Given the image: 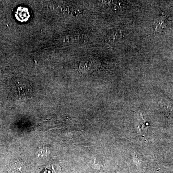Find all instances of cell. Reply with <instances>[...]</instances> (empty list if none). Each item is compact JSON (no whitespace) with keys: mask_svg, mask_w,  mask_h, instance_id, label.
I'll use <instances>...</instances> for the list:
<instances>
[{"mask_svg":"<svg viewBox=\"0 0 173 173\" xmlns=\"http://www.w3.org/2000/svg\"><path fill=\"white\" fill-rule=\"evenodd\" d=\"M166 17L161 16H159L155 19L154 23V30L158 32H162L165 26V23L166 22Z\"/></svg>","mask_w":173,"mask_h":173,"instance_id":"1","label":"cell"},{"mask_svg":"<svg viewBox=\"0 0 173 173\" xmlns=\"http://www.w3.org/2000/svg\"><path fill=\"white\" fill-rule=\"evenodd\" d=\"M95 164L98 166L100 167H101L104 164L105 161L102 156H100V155H97L95 156Z\"/></svg>","mask_w":173,"mask_h":173,"instance_id":"3","label":"cell"},{"mask_svg":"<svg viewBox=\"0 0 173 173\" xmlns=\"http://www.w3.org/2000/svg\"><path fill=\"white\" fill-rule=\"evenodd\" d=\"M29 12L27 9L25 8H19L16 12V16L17 19L19 20H26V17L28 18Z\"/></svg>","mask_w":173,"mask_h":173,"instance_id":"2","label":"cell"},{"mask_svg":"<svg viewBox=\"0 0 173 173\" xmlns=\"http://www.w3.org/2000/svg\"><path fill=\"white\" fill-rule=\"evenodd\" d=\"M48 154V149L46 147H41L39 149L38 156H41V157L46 156H47Z\"/></svg>","mask_w":173,"mask_h":173,"instance_id":"4","label":"cell"}]
</instances>
